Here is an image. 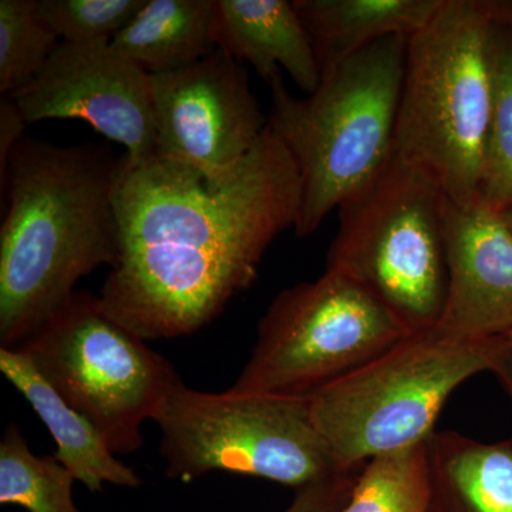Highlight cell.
<instances>
[{"mask_svg": "<svg viewBox=\"0 0 512 512\" xmlns=\"http://www.w3.org/2000/svg\"><path fill=\"white\" fill-rule=\"evenodd\" d=\"M215 0H146L111 45L150 74L173 72L218 49Z\"/></svg>", "mask_w": 512, "mask_h": 512, "instance_id": "obj_17", "label": "cell"}, {"mask_svg": "<svg viewBox=\"0 0 512 512\" xmlns=\"http://www.w3.org/2000/svg\"><path fill=\"white\" fill-rule=\"evenodd\" d=\"M0 372L45 423L57 444V460L87 490L100 493L106 483L126 488L143 484L133 468L111 453L96 427L64 402L23 350L0 349Z\"/></svg>", "mask_w": 512, "mask_h": 512, "instance_id": "obj_14", "label": "cell"}, {"mask_svg": "<svg viewBox=\"0 0 512 512\" xmlns=\"http://www.w3.org/2000/svg\"><path fill=\"white\" fill-rule=\"evenodd\" d=\"M154 421L164 474L184 483L227 471L298 490L348 471L316 429L309 397L207 393L180 382Z\"/></svg>", "mask_w": 512, "mask_h": 512, "instance_id": "obj_7", "label": "cell"}, {"mask_svg": "<svg viewBox=\"0 0 512 512\" xmlns=\"http://www.w3.org/2000/svg\"><path fill=\"white\" fill-rule=\"evenodd\" d=\"M407 37L379 40L322 69L318 89L289 92L282 73L268 83L269 127L291 154L302 185L295 234L306 238L382 173L393 156Z\"/></svg>", "mask_w": 512, "mask_h": 512, "instance_id": "obj_3", "label": "cell"}, {"mask_svg": "<svg viewBox=\"0 0 512 512\" xmlns=\"http://www.w3.org/2000/svg\"><path fill=\"white\" fill-rule=\"evenodd\" d=\"M508 335L460 339L439 329L410 333L365 365L309 397L316 429L343 470L419 446L448 397L470 377L491 372L510 346Z\"/></svg>", "mask_w": 512, "mask_h": 512, "instance_id": "obj_5", "label": "cell"}, {"mask_svg": "<svg viewBox=\"0 0 512 512\" xmlns=\"http://www.w3.org/2000/svg\"><path fill=\"white\" fill-rule=\"evenodd\" d=\"M60 397L96 427L111 453L143 447L141 427L156 419L180 382L174 366L124 328L99 296L76 291L19 348Z\"/></svg>", "mask_w": 512, "mask_h": 512, "instance_id": "obj_8", "label": "cell"}, {"mask_svg": "<svg viewBox=\"0 0 512 512\" xmlns=\"http://www.w3.org/2000/svg\"><path fill=\"white\" fill-rule=\"evenodd\" d=\"M508 335L512 336V332L508 333Z\"/></svg>", "mask_w": 512, "mask_h": 512, "instance_id": "obj_28", "label": "cell"}, {"mask_svg": "<svg viewBox=\"0 0 512 512\" xmlns=\"http://www.w3.org/2000/svg\"><path fill=\"white\" fill-rule=\"evenodd\" d=\"M483 0H444L407 39L393 153L447 200L480 198L493 86Z\"/></svg>", "mask_w": 512, "mask_h": 512, "instance_id": "obj_4", "label": "cell"}, {"mask_svg": "<svg viewBox=\"0 0 512 512\" xmlns=\"http://www.w3.org/2000/svg\"><path fill=\"white\" fill-rule=\"evenodd\" d=\"M510 338V346H508L507 350L503 353V356L498 360L493 373L498 377L501 384H503L505 392L508 393V396H510L512 400V336H510Z\"/></svg>", "mask_w": 512, "mask_h": 512, "instance_id": "obj_25", "label": "cell"}, {"mask_svg": "<svg viewBox=\"0 0 512 512\" xmlns=\"http://www.w3.org/2000/svg\"><path fill=\"white\" fill-rule=\"evenodd\" d=\"M214 35L220 49L251 64L266 83L284 69L302 92L318 89V56L292 2L215 0Z\"/></svg>", "mask_w": 512, "mask_h": 512, "instance_id": "obj_13", "label": "cell"}, {"mask_svg": "<svg viewBox=\"0 0 512 512\" xmlns=\"http://www.w3.org/2000/svg\"><path fill=\"white\" fill-rule=\"evenodd\" d=\"M360 471H345L296 490L284 512H342L348 504Z\"/></svg>", "mask_w": 512, "mask_h": 512, "instance_id": "obj_23", "label": "cell"}, {"mask_svg": "<svg viewBox=\"0 0 512 512\" xmlns=\"http://www.w3.org/2000/svg\"><path fill=\"white\" fill-rule=\"evenodd\" d=\"M311 36L320 70L390 36L409 39L436 16L444 0H293Z\"/></svg>", "mask_w": 512, "mask_h": 512, "instance_id": "obj_16", "label": "cell"}, {"mask_svg": "<svg viewBox=\"0 0 512 512\" xmlns=\"http://www.w3.org/2000/svg\"><path fill=\"white\" fill-rule=\"evenodd\" d=\"M146 0H37V13L60 42H111Z\"/></svg>", "mask_w": 512, "mask_h": 512, "instance_id": "obj_22", "label": "cell"}, {"mask_svg": "<svg viewBox=\"0 0 512 512\" xmlns=\"http://www.w3.org/2000/svg\"><path fill=\"white\" fill-rule=\"evenodd\" d=\"M301 200L298 168L269 126L225 185L157 154L140 163L123 156L119 259L101 306L144 340L197 332L254 284L266 249L295 229Z\"/></svg>", "mask_w": 512, "mask_h": 512, "instance_id": "obj_1", "label": "cell"}, {"mask_svg": "<svg viewBox=\"0 0 512 512\" xmlns=\"http://www.w3.org/2000/svg\"><path fill=\"white\" fill-rule=\"evenodd\" d=\"M429 512H512V439L436 431L427 441Z\"/></svg>", "mask_w": 512, "mask_h": 512, "instance_id": "obj_15", "label": "cell"}, {"mask_svg": "<svg viewBox=\"0 0 512 512\" xmlns=\"http://www.w3.org/2000/svg\"><path fill=\"white\" fill-rule=\"evenodd\" d=\"M123 157L109 144L60 147L23 137L8 164L0 228V349L35 335L80 278L119 259L114 191Z\"/></svg>", "mask_w": 512, "mask_h": 512, "instance_id": "obj_2", "label": "cell"}, {"mask_svg": "<svg viewBox=\"0 0 512 512\" xmlns=\"http://www.w3.org/2000/svg\"><path fill=\"white\" fill-rule=\"evenodd\" d=\"M76 478L55 456H36L18 424L0 440V504L28 512H80L73 498Z\"/></svg>", "mask_w": 512, "mask_h": 512, "instance_id": "obj_18", "label": "cell"}, {"mask_svg": "<svg viewBox=\"0 0 512 512\" xmlns=\"http://www.w3.org/2000/svg\"><path fill=\"white\" fill-rule=\"evenodd\" d=\"M28 126L22 111L12 97L0 99V187L5 184L10 156L23 137Z\"/></svg>", "mask_w": 512, "mask_h": 512, "instance_id": "obj_24", "label": "cell"}, {"mask_svg": "<svg viewBox=\"0 0 512 512\" xmlns=\"http://www.w3.org/2000/svg\"><path fill=\"white\" fill-rule=\"evenodd\" d=\"M447 295L436 328L460 339L512 332V232L501 212L478 198H444Z\"/></svg>", "mask_w": 512, "mask_h": 512, "instance_id": "obj_12", "label": "cell"}, {"mask_svg": "<svg viewBox=\"0 0 512 512\" xmlns=\"http://www.w3.org/2000/svg\"><path fill=\"white\" fill-rule=\"evenodd\" d=\"M153 77L157 156L225 185L238 177L269 126L244 63L218 47Z\"/></svg>", "mask_w": 512, "mask_h": 512, "instance_id": "obj_10", "label": "cell"}, {"mask_svg": "<svg viewBox=\"0 0 512 512\" xmlns=\"http://www.w3.org/2000/svg\"><path fill=\"white\" fill-rule=\"evenodd\" d=\"M26 123L82 120L140 163L157 150L153 77L111 42H60L45 67L13 94Z\"/></svg>", "mask_w": 512, "mask_h": 512, "instance_id": "obj_11", "label": "cell"}, {"mask_svg": "<svg viewBox=\"0 0 512 512\" xmlns=\"http://www.w3.org/2000/svg\"><path fill=\"white\" fill-rule=\"evenodd\" d=\"M60 39L37 13V0H0V94L13 96L45 67Z\"/></svg>", "mask_w": 512, "mask_h": 512, "instance_id": "obj_21", "label": "cell"}, {"mask_svg": "<svg viewBox=\"0 0 512 512\" xmlns=\"http://www.w3.org/2000/svg\"><path fill=\"white\" fill-rule=\"evenodd\" d=\"M444 198L393 153L382 173L338 208L326 269L365 289L409 335L434 328L446 302Z\"/></svg>", "mask_w": 512, "mask_h": 512, "instance_id": "obj_6", "label": "cell"}, {"mask_svg": "<svg viewBox=\"0 0 512 512\" xmlns=\"http://www.w3.org/2000/svg\"><path fill=\"white\" fill-rule=\"evenodd\" d=\"M342 512H429L427 441L367 461Z\"/></svg>", "mask_w": 512, "mask_h": 512, "instance_id": "obj_20", "label": "cell"}, {"mask_svg": "<svg viewBox=\"0 0 512 512\" xmlns=\"http://www.w3.org/2000/svg\"><path fill=\"white\" fill-rule=\"evenodd\" d=\"M501 217H503L505 224H507V227L510 228L512 232V205L501 211Z\"/></svg>", "mask_w": 512, "mask_h": 512, "instance_id": "obj_27", "label": "cell"}, {"mask_svg": "<svg viewBox=\"0 0 512 512\" xmlns=\"http://www.w3.org/2000/svg\"><path fill=\"white\" fill-rule=\"evenodd\" d=\"M409 335L348 276L326 269L285 289L259 320L235 393L311 397Z\"/></svg>", "mask_w": 512, "mask_h": 512, "instance_id": "obj_9", "label": "cell"}, {"mask_svg": "<svg viewBox=\"0 0 512 512\" xmlns=\"http://www.w3.org/2000/svg\"><path fill=\"white\" fill-rule=\"evenodd\" d=\"M488 59L493 104L480 198L501 212L512 205V26L493 20L488 35Z\"/></svg>", "mask_w": 512, "mask_h": 512, "instance_id": "obj_19", "label": "cell"}, {"mask_svg": "<svg viewBox=\"0 0 512 512\" xmlns=\"http://www.w3.org/2000/svg\"><path fill=\"white\" fill-rule=\"evenodd\" d=\"M483 2L491 19L512 26V0H483Z\"/></svg>", "mask_w": 512, "mask_h": 512, "instance_id": "obj_26", "label": "cell"}]
</instances>
